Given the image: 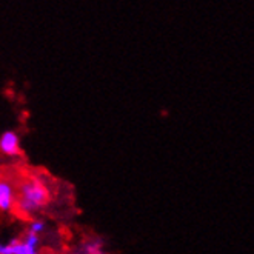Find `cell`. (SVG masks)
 I'll return each instance as SVG.
<instances>
[{
	"label": "cell",
	"mask_w": 254,
	"mask_h": 254,
	"mask_svg": "<svg viewBox=\"0 0 254 254\" xmlns=\"http://www.w3.org/2000/svg\"><path fill=\"white\" fill-rule=\"evenodd\" d=\"M47 254H51V253H47Z\"/></svg>",
	"instance_id": "cell-7"
},
{
	"label": "cell",
	"mask_w": 254,
	"mask_h": 254,
	"mask_svg": "<svg viewBox=\"0 0 254 254\" xmlns=\"http://www.w3.org/2000/svg\"><path fill=\"white\" fill-rule=\"evenodd\" d=\"M0 254H42L40 236L26 231L22 237L0 241Z\"/></svg>",
	"instance_id": "cell-2"
},
{
	"label": "cell",
	"mask_w": 254,
	"mask_h": 254,
	"mask_svg": "<svg viewBox=\"0 0 254 254\" xmlns=\"http://www.w3.org/2000/svg\"><path fill=\"white\" fill-rule=\"evenodd\" d=\"M16 213L25 219H34L48 206L51 200V192L43 181L37 176H28L19 182Z\"/></svg>",
	"instance_id": "cell-1"
},
{
	"label": "cell",
	"mask_w": 254,
	"mask_h": 254,
	"mask_svg": "<svg viewBox=\"0 0 254 254\" xmlns=\"http://www.w3.org/2000/svg\"><path fill=\"white\" fill-rule=\"evenodd\" d=\"M0 153L5 156H17L20 153V139L16 131L6 129L0 134Z\"/></svg>",
	"instance_id": "cell-4"
},
{
	"label": "cell",
	"mask_w": 254,
	"mask_h": 254,
	"mask_svg": "<svg viewBox=\"0 0 254 254\" xmlns=\"http://www.w3.org/2000/svg\"><path fill=\"white\" fill-rule=\"evenodd\" d=\"M16 200L17 188L5 179H0V213L16 211Z\"/></svg>",
	"instance_id": "cell-3"
},
{
	"label": "cell",
	"mask_w": 254,
	"mask_h": 254,
	"mask_svg": "<svg viewBox=\"0 0 254 254\" xmlns=\"http://www.w3.org/2000/svg\"><path fill=\"white\" fill-rule=\"evenodd\" d=\"M76 254H107L105 241L99 236L89 237L76 248Z\"/></svg>",
	"instance_id": "cell-5"
},
{
	"label": "cell",
	"mask_w": 254,
	"mask_h": 254,
	"mask_svg": "<svg viewBox=\"0 0 254 254\" xmlns=\"http://www.w3.org/2000/svg\"><path fill=\"white\" fill-rule=\"evenodd\" d=\"M26 231H31V233L40 236V234H43L45 231H47V222H45L43 219H40V217H34V219L29 220Z\"/></svg>",
	"instance_id": "cell-6"
}]
</instances>
